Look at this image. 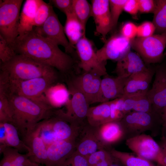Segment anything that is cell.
Returning a JSON list of instances; mask_svg holds the SVG:
<instances>
[{
  "label": "cell",
  "instance_id": "52",
  "mask_svg": "<svg viewBox=\"0 0 166 166\" xmlns=\"http://www.w3.org/2000/svg\"><path fill=\"white\" fill-rule=\"evenodd\" d=\"M40 166H42V165H40Z\"/></svg>",
  "mask_w": 166,
  "mask_h": 166
},
{
  "label": "cell",
  "instance_id": "37",
  "mask_svg": "<svg viewBox=\"0 0 166 166\" xmlns=\"http://www.w3.org/2000/svg\"><path fill=\"white\" fill-rule=\"evenodd\" d=\"M59 166H89L87 158L76 151Z\"/></svg>",
  "mask_w": 166,
  "mask_h": 166
},
{
  "label": "cell",
  "instance_id": "12",
  "mask_svg": "<svg viewBox=\"0 0 166 166\" xmlns=\"http://www.w3.org/2000/svg\"><path fill=\"white\" fill-rule=\"evenodd\" d=\"M75 48L80 59L78 67L83 72H92L101 77L107 74L106 62L101 63L99 61L91 43L85 34L77 43Z\"/></svg>",
  "mask_w": 166,
  "mask_h": 166
},
{
  "label": "cell",
  "instance_id": "31",
  "mask_svg": "<svg viewBox=\"0 0 166 166\" xmlns=\"http://www.w3.org/2000/svg\"><path fill=\"white\" fill-rule=\"evenodd\" d=\"M152 22L158 34L166 32V0H155Z\"/></svg>",
  "mask_w": 166,
  "mask_h": 166
},
{
  "label": "cell",
  "instance_id": "49",
  "mask_svg": "<svg viewBox=\"0 0 166 166\" xmlns=\"http://www.w3.org/2000/svg\"><path fill=\"white\" fill-rule=\"evenodd\" d=\"M162 136L166 140V127H162Z\"/></svg>",
  "mask_w": 166,
  "mask_h": 166
},
{
  "label": "cell",
  "instance_id": "10",
  "mask_svg": "<svg viewBox=\"0 0 166 166\" xmlns=\"http://www.w3.org/2000/svg\"><path fill=\"white\" fill-rule=\"evenodd\" d=\"M119 122L125 133L133 134L132 136L150 130L155 126L162 125L160 115L154 112H130L126 113Z\"/></svg>",
  "mask_w": 166,
  "mask_h": 166
},
{
  "label": "cell",
  "instance_id": "15",
  "mask_svg": "<svg viewBox=\"0 0 166 166\" xmlns=\"http://www.w3.org/2000/svg\"><path fill=\"white\" fill-rule=\"evenodd\" d=\"M155 73L152 87L146 95L152 104L153 111L160 115L166 106V67H159Z\"/></svg>",
  "mask_w": 166,
  "mask_h": 166
},
{
  "label": "cell",
  "instance_id": "4",
  "mask_svg": "<svg viewBox=\"0 0 166 166\" xmlns=\"http://www.w3.org/2000/svg\"><path fill=\"white\" fill-rule=\"evenodd\" d=\"M83 126L70 123L54 115L39 122L35 128L47 147L57 141L76 140Z\"/></svg>",
  "mask_w": 166,
  "mask_h": 166
},
{
  "label": "cell",
  "instance_id": "47",
  "mask_svg": "<svg viewBox=\"0 0 166 166\" xmlns=\"http://www.w3.org/2000/svg\"><path fill=\"white\" fill-rule=\"evenodd\" d=\"M6 131L4 124L0 122V144L7 146L6 144Z\"/></svg>",
  "mask_w": 166,
  "mask_h": 166
},
{
  "label": "cell",
  "instance_id": "19",
  "mask_svg": "<svg viewBox=\"0 0 166 166\" xmlns=\"http://www.w3.org/2000/svg\"><path fill=\"white\" fill-rule=\"evenodd\" d=\"M128 78L117 76L111 77L104 76L102 79L97 103H104L122 97Z\"/></svg>",
  "mask_w": 166,
  "mask_h": 166
},
{
  "label": "cell",
  "instance_id": "26",
  "mask_svg": "<svg viewBox=\"0 0 166 166\" xmlns=\"http://www.w3.org/2000/svg\"><path fill=\"white\" fill-rule=\"evenodd\" d=\"M146 94H136L123 96L124 99V109L125 114L131 112L132 110L145 113L153 112L152 104Z\"/></svg>",
  "mask_w": 166,
  "mask_h": 166
},
{
  "label": "cell",
  "instance_id": "32",
  "mask_svg": "<svg viewBox=\"0 0 166 166\" xmlns=\"http://www.w3.org/2000/svg\"><path fill=\"white\" fill-rule=\"evenodd\" d=\"M3 123L6 131L7 146L16 149L19 151L24 149L27 151V146L20 139L18 130L16 127L10 123Z\"/></svg>",
  "mask_w": 166,
  "mask_h": 166
},
{
  "label": "cell",
  "instance_id": "20",
  "mask_svg": "<svg viewBox=\"0 0 166 166\" xmlns=\"http://www.w3.org/2000/svg\"><path fill=\"white\" fill-rule=\"evenodd\" d=\"M76 140L57 141L47 148V161L45 166H59L76 151Z\"/></svg>",
  "mask_w": 166,
  "mask_h": 166
},
{
  "label": "cell",
  "instance_id": "46",
  "mask_svg": "<svg viewBox=\"0 0 166 166\" xmlns=\"http://www.w3.org/2000/svg\"><path fill=\"white\" fill-rule=\"evenodd\" d=\"M160 145L162 156L160 163L161 166H166V140L164 138L161 139Z\"/></svg>",
  "mask_w": 166,
  "mask_h": 166
},
{
  "label": "cell",
  "instance_id": "35",
  "mask_svg": "<svg viewBox=\"0 0 166 166\" xmlns=\"http://www.w3.org/2000/svg\"><path fill=\"white\" fill-rule=\"evenodd\" d=\"M127 0H109L112 29L117 26L119 17L124 10V5Z\"/></svg>",
  "mask_w": 166,
  "mask_h": 166
},
{
  "label": "cell",
  "instance_id": "36",
  "mask_svg": "<svg viewBox=\"0 0 166 166\" xmlns=\"http://www.w3.org/2000/svg\"><path fill=\"white\" fill-rule=\"evenodd\" d=\"M16 54L6 41L0 35V63H3L9 61Z\"/></svg>",
  "mask_w": 166,
  "mask_h": 166
},
{
  "label": "cell",
  "instance_id": "5",
  "mask_svg": "<svg viewBox=\"0 0 166 166\" xmlns=\"http://www.w3.org/2000/svg\"><path fill=\"white\" fill-rule=\"evenodd\" d=\"M64 81L69 93V98L62 108L54 110V115L70 123L83 125L89 105L80 91L69 82Z\"/></svg>",
  "mask_w": 166,
  "mask_h": 166
},
{
  "label": "cell",
  "instance_id": "23",
  "mask_svg": "<svg viewBox=\"0 0 166 166\" xmlns=\"http://www.w3.org/2000/svg\"><path fill=\"white\" fill-rule=\"evenodd\" d=\"M97 133L101 142L106 148L120 141L125 132L119 122L110 121L96 127Z\"/></svg>",
  "mask_w": 166,
  "mask_h": 166
},
{
  "label": "cell",
  "instance_id": "21",
  "mask_svg": "<svg viewBox=\"0 0 166 166\" xmlns=\"http://www.w3.org/2000/svg\"><path fill=\"white\" fill-rule=\"evenodd\" d=\"M155 72V71L148 68L130 76L126 81L123 96L146 94Z\"/></svg>",
  "mask_w": 166,
  "mask_h": 166
},
{
  "label": "cell",
  "instance_id": "43",
  "mask_svg": "<svg viewBox=\"0 0 166 166\" xmlns=\"http://www.w3.org/2000/svg\"><path fill=\"white\" fill-rule=\"evenodd\" d=\"M124 10L132 15L136 14L139 11L138 0H127Z\"/></svg>",
  "mask_w": 166,
  "mask_h": 166
},
{
  "label": "cell",
  "instance_id": "8",
  "mask_svg": "<svg viewBox=\"0 0 166 166\" xmlns=\"http://www.w3.org/2000/svg\"><path fill=\"white\" fill-rule=\"evenodd\" d=\"M166 46V32L131 40V47L148 64L160 61Z\"/></svg>",
  "mask_w": 166,
  "mask_h": 166
},
{
  "label": "cell",
  "instance_id": "38",
  "mask_svg": "<svg viewBox=\"0 0 166 166\" xmlns=\"http://www.w3.org/2000/svg\"><path fill=\"white\" fill-rule=\"evenodd\" d=\"M156 27L152 22L145 21L137 26V38H146L153 35Z\"/></svg>",
  "mask_w": 166,
  "mask_h": 166
},
{
  "label": "cell",
  "instance_id": "27",
  "mask_svg": "<svg viewBox=\"0 0 166 166\" xmlns=\"http://www.w3.org/2000/svg\"><path fill=\"white\" fill-rule=\"evenodd\" d=\"M88 123L97 127L110 121V101L89 108L86 117Z\"/></svg>",
  "mask_w": 166,
  "mask_h": 166
},
{
  "label": "cell",
  "instance_id": "18",
  "mask_svg": "<svg viewBox=\"0 0 166 166\" xmlns=\"http://www.w3.org/2000/svg\"><path fill=\"white\" fill-rule=\"evenodd\" d=\"M92 16L96 25V32L105 40L112 29L109 0H91Z\"/></svg>",
  "mask_w": 166,
  "mask_h": 166
},
{
  "label": "cell",
  "instance_id": "41",
  "mask_svg": "<svg viewBox=\"0 0 166 166\" xmlns=\"http://www.w3.org/2000/svg\"><path fill=\"white\" fill-rule=\"evenodd\" d=\"M49 3L65 14L73 10V0H50Z\"/></svg>",
  "mask_w": 166,
  "mask_h": 166
},
{
  "label": "cell",
  "instance_id": "40",
  "mask_svg": "<svg viewBox=\"0 0 166 166\" xmlns=\"http://www.w3.org/2000/svg\"><path fill=\"white\" fill-rule=\"evenodd\" d=\"M19 151L14 148L8 147L3 152V157L0 162V166H12L17 152Z\"/></svg>",
  "mask_w": 166,
  "mask_h": 166
},
{
  "label": "cell",
  "instance_id": "13",
  "mask_svg": "<svg viewBox=\"0 0 166 166\" xmlns=\"http://www.w3.org/2000/svg\"><path fill=\"white\" fill-rule=\"evenodd\" d=\"M33 29L58 45L63 47L65 52L73 56L75 54L74 48L70 45L67 38L64 27L60 22L53 7L45 23L41 26L34 27Z\"/></svg>",
  "mask_w": 166,
  "mask_h": 166
},
{
  "label": "cell",
  "instance_id": "39",
  "mask_svg": "<svg viewBox=\"0 0 166 166\" xmlns=\"http://www.w3.org/2000/svg\"><path fill=\"white\" fill-rule=\"evenodd\" d=\"M137 26L134 23L128 22L122 26L121 34L125 38L131 40L135 38L137 36Z\"/></svg>",
  "mask_w": 166,
  "mask_h": 166
},
{
  "label": "cell",
  "instance_id": "51",
  "mask_svg": "<svg viewBox=\"0 0 166 166\" xmlns=\"http://www.w3.org/2000/svg\"><path fill=\"white\" fill-rule=\"evenodd\" d=\"M110 166H120L119 165H118L117 164H114V163L112 164Z\"/></svg>",
  "mask_w": 166,
  "mask_h": 166
},
{
  "label": "cell",
  "instance_id": "30",
  "mask_svg": "<svg viewBox=\"0 0 166 166\" xmlns=\"http://www.w3.org/2000/svg\"><path fill=\"white\" fill-rule=\"evenodd\" d=\"M73 10L81 23L83 32L85 33L86 24L92 16V7L86 0H73Z\"/></svg>",
  "mask_w": 166,
  "mask_h": 166
},
{
  "label": "cell",
  "instance_id": "7",
  "mask_svg": "<svg viewBox=\"0 0 166 166\" xmlns=\"http://www.w3.org/2000/svg\"><path fill=\"white\" fill-rule=\"evenodd\" d=\"M58 81L44 77L24 80L9 79L10 91L14 94L48 104L45 93L49 88L58 82Z\"/></svg>",
  "mask_w": 166,
  "mask_h": 166
},
{
  "label": "cell",
  "instance_id": "6",
  "mask_svg": "<svg viewBox=\"0 0 166 166\" xmlns=\"http://www.w3.org/2000/svg\"><path fill=\"white\" fill-rule=\"evenodd\" d=\"M23 0H0V35L10 45L18 36L20 11Z\"/></svg>",
  "mask_w": 166,
  "mask_h": 166
},
{
  "label": "cell",
  "instance_id": "34",
  "mask_svg": "<svg viewBox=\"0 0 166 166\" xmlns=\"http://www.w3.org/2000/svg\"><path fill=\"white\" fill-rule=\"evenodd\" d=\"M53 6L41 0L36 11L34 22V27L42 26L49 17Z\"/></svg>",
  "mask_w": 166,
  "mask_h": 166
},
{
  "label": "cell",
  "instance_id": "17",
  "mask_svg": "<svg viewBox=\"0 0 166 166\" xmlns=\"http://www.w3.org/2000/svg\"><path fill=\"white\" fill-rule=\"evenodd\" d=\"M22 140L27 148V155L32 162L45 165L47 161V148L38 131L35 128L27 132L23 136Z\"/></svg>",
  "mask_w": 166,
  "mask_h": 166
},
{
  "label": "cell",
  "instance_id": "33",
  "mask_svg": "<svg viewBox=\"0 0 166 166\" xmlns=\"http://www.w3.org/2000/svg\"><path fill=\"white\" fill-rule=\"evenodd\" d=\"M89 166H110L115 159L105 149L98 150L86 157Z\"/></svg>",
  "mask_w": 166,
  "mask_h": 166
},
{
  "label": "cell",
  "instance_id": "16",
  "mask_svg": "<svg viewBox=\"0 0 166 166\" xmlns=\"http://www.w3.org/2000/svg\"><path fill=\"white\" fill-rule=\"evenodd\" d=\"M76 151L86 158L97 151L105 149L97 136L96 127L88 123L81 128L76 140Z\"/></svg>",
  "mask_w": 166,
  "mask_h": 166
},
{
  "label": "cell",
  "instance_id": "11",
  "mask_svg": "<svg viewBox=\"0 0 166 166\" xmlns=\"http://www.w3.org/2000/svg\"><path fill=\"white\" fill-rule=\"evenodd\" d=\"M125 143L137 156L160 164L162 156L160 148L150 135L140 134L131 136L126 140Z\"/></svg>",
  "mask_w": 166,
  "mask_h": 166
},
{
  "label": "cell",
  "instance_id": "14",
  "mask_svg": "<svg viewBox=\"0 0 166 166\" xmlns=\"http://www.w3.org/2000/svg\"><path fill=\"white\" fill-rule=\"evenodd\" d=\"M131 47V40L121 34H116L106 41L96 53L101 62H106L108 60L117 61L130 51Z\"/></svg>",
  "mask_w": 166,
  "mask_h": 166
},
{
  "label": "cell",
  "instance_id": "45",
  "mask_svg": "<svg viewBox=\"0 0 166 166\" xmlns=\"http://www.w3.org/2000/svg\"><path fill=\"white\" fill-rule=\"evenodd\" d=\"M110 121H120L125 115L124 114L115 106L112 101H110Z\"/></svg>",
  "mask_w": 166,
  "mask_h": 166
},
{
  "label": "cell",
  "instance_id": "48",
  "mask_svg": "<svg viewBox=\"0 0 166 166\" xmlns=\"http://www.w3.org/2000/svg\"><path fill=\"white\" fill-rule=\"evenodd\" d=\"M160 116L162 127H166V106L162 110L160 113Z\"/></svg>",
  "mask_w": 166,
  "mask_h": 166
},
{
  "label": "cell",
  "instance_id": "50",
  "mask_svg": "<svg viewBox=\"0 0 166 166\" xmlns=\"http://www.w3.org/2000/svg\"><path fill=\"white\" fill-rule=\"evenodd\" d=\"M26 166H40V164L32 162Z\"/></svg>",
  "mask_w": 166,
  "mask_h": 166
},
{
  "label": "cell",
  "instance_id": "22",
  "mask_svg": "<svg viewBox=\"0 0 166 166\" xmlns=\"http://www.w3.org/2000/svg\"><path fill=\"white\" fill-rule=\"evenodd\" d=\"M148 68L138 54L130 51L117 61L115 71L117 76L128 78Z\"/></svg>",
  "mask_w": 166,
  "mask_h": 166
},
{
  "label": "cell",
  "instance_id": "25",
  "mask_svg": "<svg viewBox=\"0 0 166 166\" xmlns=\"http://www.w3.org/2000/svg\"><path fill=\"white\" fill-rule=\"evenodd\" d=\"M45 96L48 103L53 108L64 106L69 98V93L66 85L57 82L49 88Z\"/></svg>",
  "mask_w": 166,
  "mask_h": 166
},
{
  "label": "cell",
  "instance_id": "28",
  "mask_svg": "<svg viewBox=\"0 0 166 166\" xmlns=\"http://www.w3.org/2000/svg\"><path fill=\"white\" fill-rule=\"evenodd\" d=\"M65 14L66 19L64 31L70 45L75 48L76 44L85 33L83 32L81 25L73 10Z\"/></svg>",
  "mask_w": 166,
  "mask_h": 166
},
{
  "label": "cell",
  "instance_id": "3",
  "mask_svg": "<svg viewBox=\"0 0 166 166\" xmlns=\"http://www.w3.org/2000/svg\"><path fill=\"white\" fill-rule=\"evenodd\" d=\"M0 70L7 73L9 79L12 80L44 77L59 80L61 78V74L54 68L18 54L6 62L0 63Z\"/></svg>",
  "mask_w": 166,
  "mask_h": 166
},
{
  "label": "cell",
  "instance_id": "2",
  "mask_svg": "<svg viewBox=\"0 0 166 166\" xmlns=\"http://www.w3.org/2000/svg\"><path fill=\"white\" fill-rule=\"evenodd\" d=\"M9 100L12 123L23 136L41 121L54 115V110L47 103L31 99L10 92Z\"/></svg>",
  "mask_w": 166,
  "mask_h": 166
},
{
  "label": "cell",
  "instance_id": "9",
  "mask_svg": "<svg viewBox=\"0 0 166 166\" xmlns=\"http://www.w3.org/2000/svg\"><path fill=\"white\" fill-rule=\"evenodd\" d=\"M101 77L92 72H83L79 75L73 73L64 76L62 80L69 82L80 91L90 105L97 103L102 80Z\"/></svg>",
  "mask_w": 166,
  "mask_h": 166
},
{
  "label": "cell",
  "instance_id": "29",
  "mask_svg": "<svg viewBox=\"0 0 166 166\" xmlns=\"http://www.w3.org/2000/svg\"><path fill=\"white\" fill-rule=\"evenodd\" d=\"M110 152L113 157L125 166H156L151 161L128 153L113 149Z\"/></svg>",
  "mask_w": 166,
  "mask_h": 166
},
{
  "label": "cell",
  "instance_id": "1",
  "mask_svg": "<svg viewBox=\"0 0 166 166\" xmlns=\"http://www.w3.org/2000/svg\"><path fill=\"white\" fill-rule=\"evenodd\" d=\"M16 54L22 55L52 67L64 76L74 73L77 65L73 57L34 29L18 36L9 45Z\"/></svg>",
  "mask_w": 166,
  "mask_h": 166
},
{
  "label": "cell",
  "instance_id": "42",
  "mask_svg": "<svg viewBox=\"0 0 166 166\" xmlns=\"http://www.w3.org/2000/svg\"><path fill=\"white\" fill-rule=\"evenodd\" d=\"M139 11L142 13H153L155 8V0H138Z\"/></svg>",
  "mask_w": 166,
  "mask_h": 166
},
{
  "label": "cell",
  "instance_id": "24",
  "mask_svg": "<svg viewBox=\"0 0 166 166\" xmlns=\"http://www.w3.org/2000/svg\"><path fill=\"white\" fill-rule=\"evenodd\" d=\"M41 1V0L25 1L19 16L18 36L23 35L33 29L36 14Z\"/></svg>",
  "mask_w": 166,
  "mask_h": 166
},
{
  "label": "cell",
  "instance_id": "44",
  "mask_svg": "<svg viewBox=\"0 0 166 166\" xmlns=\"http://www.w3.org/2000/svg\"><path fill=\"white\" fill-rule=\"evenodd\" d=\"M32 162L26 154H22L18 151L14 159L12 166H26Z\"/></svg>",
  "mask_w": 166,
  "mask_h": 166
}]
</instances>
